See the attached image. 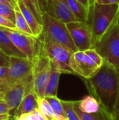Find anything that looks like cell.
Segmentation results:
<instances>
[{"label": "cell", "instance_id": "5bb4252c", "mask_svg": "<svg viewBox=\"0 0 119 120\" xmlns=\"http://www.w3.org/2000/svg\"><path fill=\"white\" fill-rule=\"evenodd\" d=\"M16 3L24 15L27 22L28 23L30 29L32 31L33 36L35 37H39L43 32V27L41 23L39 22L34 14L27 8V6L20 0H16Z\"/></svg>", "mask_w": 119, "mask_h": 120}, {"label": "cell", "instance_id": "52a82bcc", "mask_svg": "<svg viewBox=\"0 0 119 120\" xmlns=\"http://www.w3.org/2000/svg\"><path fill=\"white\" fill-rule=\"evenodd\" d=\"M40 39L43 52L58 67L60 72L62 73L74 74L71 67V59L73 52L60 44L43 39L41 37Z\"/></svg>", "mask_w": 119, "mask_h": 120}, {"label": "cell", "instance_id": "e575fe53", "mask_svg": "<svg viewBox=\"0 0 119 120\" xmlns=\"http://www.w3.org/2000/svg\"><path fill=\"white\" fill-rule=\"evenodd\" d=\"M13 120V119L12 118V117L10 115V114H9V113L4 114V115H0V120Z\"/></svg>", "mask_w": 119, "mask_h": 120}, {"label": "cell", "instance_id": "7a4b0ae2", "mask_svg": "<svg viewBox=\"0 0 119 120\" xmlns=\"http://www.w3.org/2000/svg\"><path fill=\"white\" fill-rule=\"evenodd\" d=\"M119 11L118 4L105 5L95 1L90 5L88 12L87 23L92 32V46L116 20Z\"/></svg>", "mask_w": 119, "mask_h": 120}, {"label": "cell", "instance_id": "44dd1931", "mask_svg": "<svg viewBox=\"0 0 119 120\" xmlns=\"http://www.w3.org/2000/svg\"><path fill=\"white\" fill-rule=\"evenodd\" d=\"M38 103L39 110L48 120H67L66 117L57 115L45 98H38Z\"/></svg>", "mask_w": 119, "mask_h": 120}, {"label": "cell", "instance_id": "f35d334b", "mask_svg": "<svg viewBox=\"0 0 119 120\" xmlns=\"http://www.w3.org/2000/svg\"><path fill=\"white\" fill-rule=\"evenodd\" d=\"M116 22H117V23L119 24V13H118V15H117V19H116Z\"/></svg>", "mask_w": 119, "mask_h": 120}, {"label": "cell", "instance_id": "74e56055", "mask_svg": "<svg viewBox=\"0 0 119 120\" xmlns=\"http://www.w3.org/2000/svg\"><path fill=\"white\" fill-rule=\"evenodd\" d=\"M4 98V92L0 91V101H3Z\"/></svg>", "mask_w": 119, "mask_h": 120}, {"label": "cell", "instance_id": "d6986e66", "mask_svg": "<svg viewBox=\"0 0 119 120\" xmlns=\"http://www.w3.org/2000/svg\"><path fill=\"white\" fill-rule=\"evenodd\" d=\"M67 1L77 21L87 22L88 10L77 0H67Z\"/></svg>", "mask_w": 119, "mask_h": 120}, {"label": "cell", "instance_id": "1f68e13d", "mask_svg": "<svg viewBox=\"0 0 119 120\" xmlns=\"http://www.w3.org/2000/svg\"><path fill=\"white\" fill-rule=\"evenodd\" d=\"M34 6H35L37 12L39 13V15L41 16H42V11H41V6H40V1L39 0H32ZM42 18V17H41Z\"/></svg>", "mask_w": 119, "mask_h": 120}, {"label": "cell", "instance_id": "8d00e7d4", "mask_svg": "<svg viewBox=\"0 0 119 120\" xmlns=\"http://www.w3.org/2000/svg\"><path fill=\"white\" fill-rule=\"evenodd\" d=\"M114 111H119V96H118V100H117V103H116V105L115 108V110Z\"/></svg>", "mask_w": 119, "mask_h": 120}, {"label": "cell", "instance_id": "f1b7e54d", "mask_svg": "<svg viewBox=\"0 0 119 120\" xmlns=\"http://www.w3.org/2000/svg\"><path fill=\"white\" fill-rule=\"evenodd\" d=\"M9 112H10V108L6 104V103L4 100L0 101V115L7 114L9 113Z\"/></svg>", "mask_w": 119, "mask_h": 120}, {"label": "cell", "instance_id": "7402d4cb", "mask_svg": "<svg viewBox=\"0 0 119 120\" xmlns=\"http://www.w3.org/2000/svg\"><path fill=\"white\" fill-rule=\"evenodd\" d=\"M62 101V105L64 107L65 117L67 120H81L77 113L74 110L75 101Z\"/></svg>", "mask_w": 119, "mask_h": 120}, {"label": "cell", "instance_id": "d4e9b609", "mask_svg": "<svg viewBox=\"0 0 119 120\" xmlns=\"http://www.w3.org/2000/svg\"><path fill=\"white\" fill-rule=\"evenodd\" d=\"M85 53L91 58V60L95 62L99 67H101L104 63V59L99 54V53L95 49H90L85 51Z\"/></svg>", "mask_w": 119, "mask_h": 120}, {"label": "cell", "instance_id": "7c38bea8", "mask_svg": "<svg viewBox=\"0 0 119 120\" xmlns=\"http://www.w3.org/2000/svg\"><path fill=\"white\" fill-rule=\"evenodd\" d=\"M44 12L65 24L77 21L67 0L48 1Z\"/></svg>", "mask_w": 119, "mask_h": 120}, {"label": "cell", "instance_id": "4dcf8cb0", "mask_svg": "<svg viewBox=\"0 0 119 120\" xmlns=\"http://www.w3.org/2000/svg\"><path fill=\"white\" fill-rule=\"evenodd\" d=\"M95 2L100 4H118L119 5V0H95Z\"/></svg>", "mask_w": 119, "mask_h": 120}, {"label": "cell", "instance_id": "ac0fdd59", "mask_svg": "<svg viewBox=\"0 0 119 120\" xmlns=\"http://www.w3.org/2000/svg\"><path fill=\"white\" fill-rule=\"evenodd\" d=\"M79 109L86 113H96L100 111L101 105L93 96H86L82 100L78 101Z\"/></svg>", "mask_w": 119, "mask_h": 120}, {"label": "cell", "instance_id": "30bf717a", "mask_svg": "<svg viewBox=\"0 0 119 120\" xmlns=\"http://www.w3.org/2000/svg\"><path fill=\"white\" fill-rule=\"evenodd\" d=\"M66 26L78 51L92 49V32L87 22L76 21L67 23Z\"/></svg>", "mask_w": 119, "mask_h": 120}, {"label": "cell", "instance_id": "836d02e7", "mask_svg": "<svg viewBox=\"0 0 119 120\" xmlns=\"http://www.w3.org/2000/svg\"><path fill=\"white\" fill-rule=\"evenodd\" d=\"M0 3L7 4L15 7V5L16 4V0H0Z\"/></svg>", "mask_w": 119, "mask_h": 120}, {"label": "cell", "instance_id": "83f0119b", "mask_svg": "<svg viewBox=\"0 0 119 120\" xmlns=\"http://www.w3.org/2000/svg\"><path fill=\"white\" fill-rule=\"evenodd\" d=\"M10 58L0 50V67H9Z\"/></svg>", "mask_w": 119, "mask_h": 120}, {"label": "cell", "instance_id": "f546056e", "mask_svg": "<svg viewBox=\"0 0 119 120\" xmlns=\"http://www.w3.org/2000/svg\"><path fill=\"white\" fill-rule=\"evenodd\" d=\"M8 72V67H0V84L6 79Z\"/></svg>", "mask_w": 119, "mask_h": 120}, {"label": "cell", "instance_id": "603a6c76", "mask_svg": "<svg viewBox=\"0 0 119 120\" xmlns=\"http://www.w3.org/2000/svg\"><path fill=\"white\" fill-rule=\"evenodd\" d=\"M46 100L50 105L54 112L60 116L65 117V112L64 110V107L62 103V101L58 98V96L54 97H45Z\"/></svg>", "mask_w": 119, "mask_h": 120}, {"label": "cell", "instance_id": "5b68a950", "mask_svg": "<svg viewBox=\"0 0 119 120\" xmlns=\"http://www.w3.org/2000/svg\"><path fill=\"white\" fill-rule=\"evenodd\" d=\"M33 61L27 58L11 57L8 72L6 79L0 84V91H7L12 86L32 75Z\"/></svg>", "mask_w": 119, "mask_h": 120}, {"label": "cell", "instance_id": "ffe728a7", "mask_svg": "<svg viewBox=\"0 0 119 120\" xmlns=\"http://www.w3.org/2000/svg\"><path fill=\"white\" fill-rule=\"evenodd\" d=\"M14 9H15V29L22 33H24L29 36H33L32 31L30 29L28 23L27 22L21 11L20 10L17 3L15 5Z\"/></svg>", "mask_w": 119, "mask_h": 120}, {"label": "cell", "instance_id": "d590c367", "mask_svg": "<svg viewBox=\"0 0 119 120\" xmlns=\"http://www.w3.org/2000/svg\"><path fill=\"white\" fill-rule=\"evenodd\" d=\"M112 120H119V111H114L112 113Z\"/></svg>", "mask_w": 119, "mask_h": 120}, {"label": "cell", "instance_id": "4fadbf2b", "mask_svg": "<svg viewBox=\"0 0 119 120\" xmlns=\"http://www.w3.org/2000/svg\"><path fill=\"white\" fill-rule=\"evenodd\" d=\"M39 109L38 97L34 91L28 94L22 101L13 115V120H18L20 116Z\"/></svg>", "mask_w": 119, "mask_h": 120}, {"label": "cell", "instance_id": "cb8c5ba5", "mask_svg": "<svg viewBox=\"0 0 119 120\" xmlns=\"http://www.w3.org/2000/svg\"><path fill=\"white\" fill-rule=\"evenodd\" d=\"M0 15L9 19L13 23L15 22V14L14 6L9 4L0 3Z\"/></svg>", "mask_w": 119, "mask_h": 120}, {"label": "cell", "instance_id": "9c48e42d", "mask_svg": "<svg viewBox=\"0 0 119 120\" xmlns=\"http://www.w3.org/2000/svg\"><path fill=\"white\" fill-rule=\"evenodd\" d=\"M32 91H34L33 74L4 92V101L9 107V114L13 119L15 112L22 101Z\"/></svg>", "mask_w": 119, "mask_h": 120}, {"label": "cell", "instance_id": "9a60e30c", "mask_svg": "<svg viewBox=\"0 0 119 120\" xmlns=\"http://www.w3.org/2000/svg\"><path fill=\"white\" fill-rule=\"evenodd\" d=\"M0 50L9 57L27 58L12 42L11 39L0 27Z\"/></svg>", "mask_w": 119, "mask_h": 120}, {"label": "cell", "instance_id": "484cf974", "mask_svg": "<svg viewBox=\"0 0 119 120\" xmlns=\"http://www.w3.org/2000/svg\"><path fill=\"white\" fill-rule=\"evenodd\" d=\"M20 1H21L27 6V8L33 14H34V15L35 18L37 19V20L39 21V22L41 24L42 18H41V16L39 15V13L37 12V11H36L35 6H34V4H33L32 0H20ZM41 25H42V24H41Z\"/></svg>", "mask_w": 119, "mask_h": 120}, {"label": "cell", "instance_id": "d6a6232c", "mask_svg": "<svg viewBox=\"0 0 119 120\" xmlns=\"http://www.w3.org/2000/svg\"><path fill=\"white\" fill-rule=\"evenodd\" d=\"M77 1H79L81 4H82L88 10L90 6V5L95 2V0H77Z\"/></svg>", "mask_w": 119, "mask_h": 120}, {"label": "cell", "instance_id": "60d3db41", "mask_svg": "<svg viewBox=\"0 0 119 120\" xmlns=\"http://www.w3.org/2000/svg\"></svg>", "mask_w": 119, "mask_h": 120}, {"label": "cell", "instance_id": "6da1fadb", "mask_svg": "<svg viewBox=\"0 0 119 120\" xmlns=\"http://www.w3.org/2000/svg\"><path fill=\"white\" fill-rule=\"evenodd\" d=\"M88 90L108 112L115 110L119 93V72L104 61L97 72L86 79Z\"/></svg>", "mask_w": 119, "mask_h": 120}, {"label": "cell", "instance_id": "e0dca14e", "mask_svg": "<svg viewBox=\"0 0 119 120\" xmlns=\"http://www.w3.org/2000/svg\"><path fill=\"white\" fill-rule=\"evenodd\" d=\"M74 110L81 120H112V114L105 110L102 106L96 113H86L82 112L78 106V101H75Z\"/></svg>", "mask_w": 119, "mask_h": 120}, {"label": "cell", "instance_id": "ba28073f", "mask_svg": "<svg viewBox=\"0 0 119 120\" xmlns=\"http://www.w3.org/2000/svg\"><path fill=\"white\" fill-rule=\"evenodd\" d=\"M11 39L14 45L22 52L26 57L33 60L41 49L40 37L29 36L18 31L16 29L1 27Z\"/></svg>", "mask_w": 119, "mask_h": 120}, {"label": "cell", "instance_id": "8992f818", "mask_svg": "<svg viewBox=\"0 0 119 120\" xmlns=\"http://www.w3.org/2000/svg\"><path fill=\"white\" fill-rule=\"evenodd\" d=\"M34 92L38 98H45V91L51 71V62L42 49L33 59Z\"/></svg>", "mask_w": 119, "mask_h": 120}, {"label": "cell", "instance_id": "8fae6325", "mask_svg": "<svg viewBox=\"0 0 119 120\" xmlns=\"http://www.w3.org/2000/svg\"><path fill=\"white\" fill-rule=\"evenodd\" d=\"M71 67L75 75H79L86 79L93 77L100 68L85 51H81L73 53L71 59Z\"/></svg>", "mask_w": 119, "mask_h": 120}, {"label": "cell", "instance_id": "2e32d148", "mask_svg": "<svg viewBox=\"0 0 119 120\" xmlns=\"http://www.w3.org/2000/svg\"><path fill=\"white\" fill-rule=\"evenodd\" d=\"M61 74L62 72L58 68V67L53 62H51V71L45 91V97L57 96L59 79Z\"/></svg>", "mask_w": 119, "mask_h": 120}, {"label": "cell", "instance_id": "ab89813d", "mask_svg": "<svg viewBox=\"0 0 119 120\" xmlns=\"http://www.w3.org/2000/svg\"><path fill=\"white\" fill-rule=\"evenodd\" d=\"M49 1V0H43V1H44V3H45V4H46H46H47V1Z\"/></svg>", "mask_w": 119, "mask_h": 120}, {"label": "cell", "instance_id": "4316f807", "mask_svg": "<svg viewBox=\"0 0 119 120\" xmlns=\"http://www.w3.org/2000/svg\"><path fill=\"white\" fill-rule=\"evenodd\" d=\"M0 27L10 29H15V25L9 19L0 15Z\"/></svg>", "mask_w": 119, "mask_h": 120}, {"label": "cell", "instance_id": "3957f363", "mask_svg": "<svg viewBox=\"0 0 119 120\" xmlns=\"http://www.w3.org/2000/svg\"><path fill=\"white\" fill-rule=\"evenodd\" d=\"M41 17L43 27V32L40 36L41 39L60 44L73 53L78 51L65 23L55 19L46 12L43 13Z\"/></svg>", "mask_w": 119, "mask_h": 120}, {"label": "cell", "instance_id": "277c9868", "mask_svg": "<svg viewBox=\"0 0 119 120\" xmlns=\"http://www.w3.org/2000/svg\"><path fill=\"white\" fill-rule=\"evenodd\" d=\"M110 65L119 72V25L116 20L93 46Z\"/></svg>", "mask_w": 119, "mask_h": 120}]
</instances>
